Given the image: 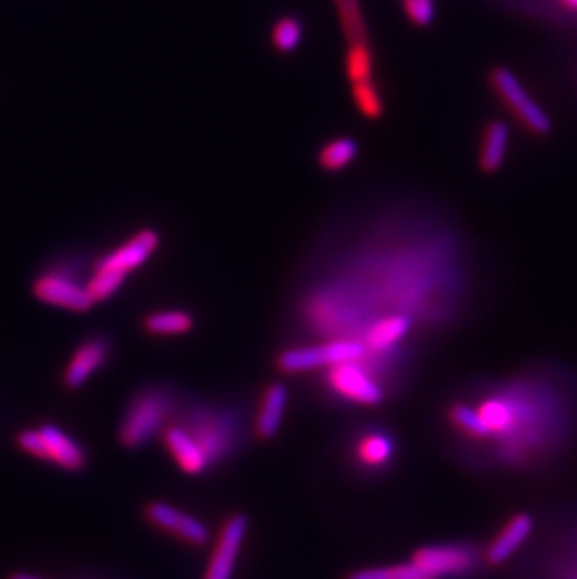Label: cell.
<instances>
[{
	"label": "cell",
	"mask_w": 577,
	"mask_h": 579,
	"mask_svg": "<svg viewBox=\"0 0 577 579\" xmlns=\"http://www.w3.org/2000/svg\"><path fill=\"white\" fill-rule=\"evenodd\" d=\"M473 407L480 420L474 443L491 446L493 461L506 471H542L563 458L576 435L574 388L553 370L518 373Z\"/></svg>",
	"instance_id": "obj_1"
},
{
	"label": "cell",
	"mask_w": 577,
	"mask_h": 579,
	"mask_svg": "<svg viewBox=\"0 0 577 579\" xmlns=\"http://www.w3.org/2000/svg\"><path fill=\"white\" fill-rule=\"evenodd\" d=\"M169 420V398L160 390L139 394L122 418L119 437L126 448H139L162 430Z\"/></svg>",
	"instance_id": "obj_2"
},
{
	"label": "cell",
	"mask_w": 577,
	"mask_h": 579,
	"mask_svg": "<svg viewBox=\"0 0 577 579\" xmlns=\"http://www.w3.org/2000/svg\"><path fill=\"white\" fill-rule=\"evenodd\" d=\"M413 563L428 572L431 578H465L478 570L484 561V551L474 544H435L416 551Z\"/></svg>",
	"instance_id": "obj_3"
},
{
	"label": "cell",
	"mask_w": 577,
	"mask_h": 579,
	"mask_svg": "<svg viewBox=\"0 0 577 579\" xmlns=\"http://www.w3.org/2000/svg\"><path fill=\"white\" fill-rule=\"evenodd\" d=\"M364 345L358 342H330L311 347H298L283 351L278 358V368L287 373L310 372L315 368L338 366L355 362L364 355Z\"/></svg>",
	"instance_id": "obj_4"
},
{
	"label": "cell",
	"mask_w": 577,
	"mask_h": 579,
	"mask_svg": "<svg viewBox=\"0 0 577 579\" xmlns=\"http://www.w3.org/2000/svg\"><path fill=\"white\" fill-rule=\"evenodd\" d=\"M32 291L40 302L70 312H89L96 304L87 291V285L74 282L70 276L57 270H47L40 278H36Z\"/></svg>",
	"instance_id": "obj_5"
},
{
	"label": "cell",
	"mask_w": 577,
	"mask_h": 579,
	"mask_svg": "<svg viewBox=\"0 0 577 579\" xmlns=\"http://www.w3.org/2000/svg\"><path fill=\"white\" fill-rule=\"evenodd\" d=\"M491 81H493V87L503 96L504 102L518 113L519 119L523 120L536 134H548L551 130V119L548 113L525 92L516 75L510 70L499 68L491 75Z\"/></svg>",
	"instance_id": "obj_6"
},
{
	"label": "cell",
	"mask_w": 577,
	"mask_h": 579,
	"mask_svg": "<svg viewBox=\"0 0 577 579\" xmlns=\"http://www.w3.org/2000/svg\"><path fill=\"white\" fill-rule=\"evenodd\" d=\"M160 246V235L154 229H141L119 248L96 261V268L111 270L128 276L135 268L143 267Z\"/></svg>",
	"instance_id": "obj_7"
},
{
	"label": "cell",
	"mask_w": 577,
	"mask_h": 579,
	"mask_svg": "<svg viewBox=\"0 0 577 579\" xmlns=\"http://www.w3.org/2000/svg\"><path fill=\"white\" fill-rule=\"evenodd\" d=\"M534 525L536 521L531 512H518L510 516L484 551L486 565L501 566L510 561L529 542L534 533Z\"/></svg>",
	"instance_id": "obj_8"
},
{
	"label": "cell",
	"mask_w": 577,
	"mask_h": 579,
	"mask_svg": "<svg viewBox=\"0 0 577 579\" xmlns=\"http://www.w3.org/2000/svg\"><path fill=\"white\" fill-rule=\"evenodd\" d=\"M246 535H248V518L244 514L231 516L223 525L220 538L216 542V550L208 563L205 579H231Z\"/></svg>",
	"instance_id": "obj_9"
},
{
	"label": "cell",
	"mask_w": 577,
	"mask_h": 579,
	"mask_svg": "<svg viewBox=\"0 0 577 579\" xmlns=\"http://www.w3.org/2000/svg\"><path fill=\"white\" fill-rule=\"evenodd\" d=\"M145 514L152 525L160 527L167 533L177 535L178 538L190 542L193 546H203L210 538L207 525L203 521L193 518L186 512H180L175 506L165 505V503H150Z\"/></svg>",
	"instance_id": "obj_10"
},
{
	"label": "cell",
	"mask_w": 577,
	"mask_h": 579,
	"mask_svg": "<svg viewBox=\"0 0 577 579\" xmlns=\"http://www.w3.org/2000/svg\"><path fill=\"white\" fill-rule=\"evenodd\" d=\"M356 362L358 360L334 366V370L330 373L332 386L340 392L341 396L356 403H364V405L381 403L385 398L383 388L379 386V383H375L360 366H356Z\"/></svg>",
	"instance_id": "obj_11"
},
{
	"label": "cell",
	"mask_w": 577,
	"mask_h": 579,
	"mask_svg": "<svg viewBox=\"0 0 577 579\" xmlns=\"http://www.w3.org/2000/svg\"><path fill=\"white\" fill-rule=\"evenodd\" d=\"M111 353V345L105 338H90L85 343H81L77 347L72 360L66 366L64 372V385L68 386L70 390H77L89 381L94 373L98 372L100 368H104L107 358Z\"/></svg>",
	"instance_id": "obj_12"
},
{
	"label": "cell",
	"mask_w": 577,
	"mask_h": 579,
	"mask_svg": "<svg viewBox=\"0 0 577 579\" xmlns=\"http://www.w3.org/2000/svg\"><path fill=\"white\" fill-rule=\"evenodd\" d=\"M163 443L184 473L201 475L207 471L210 458L203 445L197 441V437L186 428L180 426L167 428L163 431Z\"/></svg>",
	"instance_id": "obj_13"
},
{
	"label": "cell",
	"mask_w": 577,
	"mask_h": 579,
	"mask_svg": "<svg viewBox=\"0 0 577 579\" xmlns=\"http://www.w3.org/2000/svg\"><path fill=\"white\" fill-rule=\"evenodd\" d=\"M47 448V461L59 465L66 471H81L87 463V454L83 446L74 441L66 431L53 424H45L40 428Z\"/></svg>",
	"instance_id": "obj_14"
},
{
	"label": "cell",
	"mask_w": 577,
	"mask_h": 579,
	"mask_svg": "<svg viewBox=\"0 0 577 579\" xmlns=\"http://www.w3.org/2000/svg\"><path fill=\"white\" fill-rule=\"evenodd\" d=\"M287 401H289V390L287 386L282 383L268 386L265 396H263V403H261V411L257 416V435L261 439H274L276 433L280 431L282 426L283 415L287 409Z\"/></svg>",
	"instance_id": "obj_15"
},
{
	"label": "cell",
	"mask_w": 577,
	"mask_h": 579,
	"mask_svg": "<svg viewBox=\"0 0 577 579\" xmlns=\"http://www.w3.org/2000/svg\"><path fill=\"white\" fill-rule=\"evenodd\" d=\"M508 141H510V128L504 122H493L489 124L482 150H480V167L488 173L497 171L503 165L506 152H508Z\"/></svg>",
	"instance_id": "obj_16"
},
{
	"label": "cell",
	"mask_w": 577,
	"mask_h": 579,
	"mask_svg": "<svg viewBox=\"0 0 577 579\" xmlns=\"http://www.w3.org/2000/svg\"><path fill=\"white\" fill-rule=\"evenodd\" d=\"M336 10L340 15L341 30L345 34L347 44H364L368 40L366 17L362 12L360 0H334Z\"/></svg>",
	"instance_id": "obj_17"
},
{
	"label": "cell",
	"mask_w": 577,
	"mask_h": 579,
	"mask_svg": "<svg viewBox=\"0 0 577 579\" xmlns=\"http://www.w3.org/2000/svg\"><path fill=\"white\" fill-rule=\"evenodd\" d=\"M358 150L360 145L353 137H336L319 152V165L330 173L341 171L355 162Z\"/></svg>",
	"instance_id": "obj_18"
},
{
	"label": "cell",
	"mask_w": 577,
	"mask_h": 579,
	"mask_svg": "<svg viewBox=\"0 0 577 579\" xmlns=\"http://www.w3.org/2000/svg\"><path fill=\"white\" fill-rule=\"evenodd\" d=\"M345 72L351 85L358 83H370L375 72V59L371 51L370 42L364 44H351L345 55Z\"/></svg>",
	"instance_id": "obj_19"
},
{
	"label": "cell",
	"mask_w": 577,
	"mask_h": 579,
	"mask_svg": "<svg viewBox=\"0 0 577 579\" xmlns=\"http://www.w3.org/2000/svg\"><path fill=\"white\" fill-rule=\"evenodd\" d=\"M145 328L150 334H158V336L186 334L193 328V317L186 312L150 313L145 319Z\"/></svg>",
	"instance_id": "obj_20"
},
{
	"label": "cell",
	"mask_w": 577,
	"mask_h": 579,
	"mask_svg": "<svg viewBox=\"0 0 577 579\" xmlns=\"http://www.w3.org/2000/svg\"><path fill=\"white\" fill-rule=\"evenodd\" d=\"M351 94L356 109L366 117V119H381L385 113V102L381 96V90L377 89L375 81L370 83H358L351 85Z\"/></svg>",
	"instance_id": "obj_21"
},
{
	"label": "cell",
	"mask_w": 577,
	"mask_h": 579,
	"mask_svg": "<svg viewBox=\"0 0 577 579\" xmlns=\"http://www.w3.org/2000/svg\"><path fill=\"white\" fill-rule=\"evenodd\" d=\"M304 36V27L300 19L293 15H285L282 19L276 21L272 27V44L280 53H293L296 47L302 42Z\"/></svg>",
	"instance_id": "obj_22"
},
{
	"label": "cell",
	"mask_w": 577,
	"mask_h": 579,
	"mask_svg": "<svg viewBox=\"0 0 577 579\" xmlns=\"http://www.w3.org/2000/svg\"><path fill=\"white\" fill-rule=\"evenodd\" d=\"M347 579H435L424 572L413 561L407 565L379 566V568H364L349 574Z\"/></svg>",
	"instance_id": "obj_23"
},
{
	"label": "cell",
	"mask_w": 577,
	"mask_h": 579,
	"mask_svg": "<svg viewBox=\"0 0 577 579\" xmlns=\"http://www.w3.org/2000/svg\"><path fill=\"white\" fill-rule=\"evenodd\" d=\"M409 328H411V323L405 317H386L377 327L371 328L368 340L373 347L385 349L400 342L401 338L409 332Z\"/></svg>",
	"instance_id": "obj_24"
},
{
	"label": "cell",
	"mask_w": 577,
	"mask_h": 579,
	"mask_svg": "<svg viewBox=\"0 0 577 579\" xmlns=\"http://www.w3.org/2000/svg\"><path fill=\"white\" fill-rule=\"evenodd\" d=\"M392 441L383 433L366 435L358 445V458L366 465H383L392 458Z\"/></svg>",
	"instance_id": "obj_25"
},
{
	"label": "cell",
	"mask_w": 577,
	"mask_h": 579,
	"mask_svg": "<svg viewBox=\"0 0 577 579\" xmlns=\"http://www.w3.org/2000/svg\"><path fill=\"white\" fill-rule=\"evenodd\" d=\"M124 282H126L124 274L96 268L92 278L87 283V291L94 302H102V300L113 297L124 285Z\"/></svg>",
	"instance_id": "obj_26"
},
{
	"label": "cell",
	"mask_w": 577,
	"mask_h": 579,
	"mask_svg": "<svg viewBox=\"0 0 577 579\" xmlns=\"http://www.w3.org/2000/svg\"><path fill=\"white\" fill-rule=\"evenodd\" d=\"M401 8L416 27H430L437 15L435 0H401Z\"/></svg>",
	"instance_id": "obj_27"
},
{
	"label": "cell",
	"mask_w": 577,
	"mask_h": 579,
	"mask_svg": "<svg viewBox=\"0 0 577 579\" xmlns=\"http://www.w3.org/2000/svg\"><path fill=\"white\" fill-rule=\"evenodd\" d=\"M17 446L36 460L47 461V448L40 430H25L17 435Z\"/></svg>",
	"instance_id": "obj_28"
},
{
	"label": "cell",
	"mask_w": 577,
	"mask_h": 579,
	"mask_svg": "<svg viewBox=\"0 0 577 579\" xmlns=\"http://www.w3.org/2000/svg\"><path fill=\"white\" fill-rule=\"evenodd\" d=\"M559 548L564 551L563 579H577V533L566 538Z\"/></svg>",
	"instance_id": "obj_29"
},
{
	"label": "cell",
	"mask_w": 577,
	"mask_h": 579,
	"mask_svg": "<svg viewBox=\"0 0 577 579\" xmlns=\"http://www.w3.org/2000/svg\"><path fill=\"white\" fill-rule=\"evenodd\" d=\"M8 579H44V578H38V576H32V574H25V572H15V574H12V576H10V578Z\"/></svg>",
	"instance_id": "obj_30"
},
{
	"label": "cell",
	"mask_w": 577,
	"mask_h": 579,
	"mask_svg": "<svg viewBox=\"0 0 577 579\" xmlns=\"http://www.w3.org/2000/svg\"><path fill=\"white\" fill-rule=\"evenodd\" d=\"M564 4L568 6V8H572V10H577V0H563Z\"/></svg>",
	"instance_id": "obj_31"
}]
</instances>
